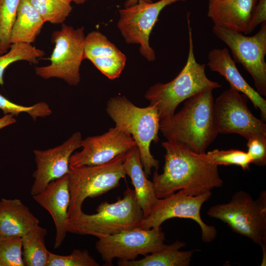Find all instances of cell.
<instances>
[{
  "mask_svg": "<svg viewBox=\"0 0 266 266\" xmlns=\"http://www.w3.org/2000/svg\"><path fill=\"white\" fill-rule=\"evenodd\" d=\"M166 150L163 172L156 170L152 182L158 199H163L180 190L192 195L211 192L223 185L218 166L206 153H197L186 145L166 140L162 143Z\"/></svg>",
  "mask_w": 266,
  "mask_h": 266,
  "instance_id": "1",
  "label": "cell"
},
{
  "mask_svg": "<svg viewBox=\"0 0 266 266\" xmlns=\"http://www.w3.org/2000/svg\"><path fill=\"white\" fill-rule=\"evenodd\" d=\"M212 92L205 90L191 97L179 111L160 121L159 130L166 140L205 153L219 133Z\"/></svg>",
  "mask_w": 266,
  "mask_h": 266,
  "instance_id": "2",
  "label": "cell"
},
{
  "mask_svg": "<svg viewBox=\"0 0 266 266\" xmlns=\"http://www.w3.org/2000/svg\"><path fill=\"white\" fill-rule=\"evenodd\" d=\"M190 16L188 13L189 52L184 67L173 80L166 83L154 84L145 94L150 104L156 105L160 121L174 114L179 104L191 97L205 90L221 87L219 83L207 77L206 65L196 61Z\"/></svg>",
  "mask_w": 266,
  "mask_h": 266,
  "instance_id": "3",
  "label": "cell"
},
{
  "mask_svg": "<svg viewBox=\"0 0 266 266\" xmlns=\"http://www.w3.org/2000/svg\"><path fill=\"white\" fill-rule=\"evenodd\" d=\"M106 111L115 127L131 134L135 142L146 175L151 174L152 168L158 170L159 161L150 152L151 143L159 140L160 119L156 105L139 107L125 96H117L108 101Z\"/></svg>",
  "mask_w": 266,
  "mask_h": 266,
  "instance_id": "4",
  "label": "cell"
},
{
  "mask_svg": "<svg viewBox=\"0 0 266 266\" xmlns=\"http://www.w3.org/2000/svg\"><path fill=\"white\" fill-rule=\"evenodd\" d=\"M96 211L91 215L83 212L76 218H68L66 224L67 232L99 238L138 227L144 218L135 191L129 188L124 192L123 198L112 203L104 201Z\"/></svg>",
  "mask_w": 266,
  "mask_h": 266,
  "instance_id": "5",
  "label": "cell"
},
{
  "mask_svg": "<svg viewBox=\"0 0 266 266\" xmlns=\"http://www.w3.org/2000/svg\"><path fill=\"white\" fill-rule=\"evenodd\" d=\"M126 153L100 165H69L68 218H76L83 212L82 204L87 198L99 197L119 185L120 180L127 175L123 166Z\"/></svg>",
  "mask_w": 266,
  "mask_h": 266,
  "instance_id": "6",
  "label": "cell"
},
{
  "mask_svg": "<svg viewBox=\"0 0 266 266\" xmlns=\"http://www.w3.org/2000/svg\"><path fill=\"white\" fill-rule=\"evenodd\" d=\"M226 223L233 232L250 238L262 247L266 242V194L257 200L243 191L235 193L229 202L211 206L207 213Z\"/></svg>",
  "mask_w": 266,
  "mask_h": 266,
  "instance_id": "7",
  "label": "cell"
},
{
  "mask_svg": "<svg viewBox=\"0 0 266 266\" xmlns=\"http://www.w3.org/2000/svg\"><path fill=\"white\" fill-rule=\"evenodd\" d=\"M85 37L83 27L74 29L62 24L52 35L55 46L49 58L50 64L35 67V74L45 79L57 78L71 86L77 85L81 79L80 67L85 60Z\"/></svg>",
  "mask_w": 266,
  "mask_h": 266,
  "instance_id": "8",
  "label": "cell"
},
{
  "mask_svg": "<svg viewBox=\"0 0 266 266\" xmlns=\"http://www.w3.org/2000/svg\"><path fill=\"white\" fill-rule=\"evenodd\" d=\"M98 239L96 248L106 266H112L115 258L133 261L139 255L145 256L167 246L161 227L149 229L132 227Z\"/></svg>",
  "mask_w": 266,
  "mask_h": 266,
  "instance_id": "9",
  "label": "cell"
},
{
  "mask_svg": "<svg viewBox=\"0 0 266 266\" xmlns=\"http://www.w3.org/2000/svg\"><path fill=\"white\" fill-rule=\"evenodd\" d=\"M215 36L230 49L235 63L242 65L252 76L256 91L266 96V22L254 35L247 36L242 33L213 26Z\"/></svg>",
  "mask_w": 266,
  "mask_h": 266,
  "instance_id": "10",
  "label": "cell"
},
{
  "mask_svg": "<svg viewBox=\"0 0 266 266\" xmlns=\"http://www.w3.org/2000/svg\"><path fill=\"white\" fill-rule=\"evenodd\" d=\"M211 195V192L192 195L185 190H180L177 193L159 199L149 215L143 218L138 227L145 229L159 228L164 222L171 218L190 219L200 226L202 241L211 242L217 236L216 229L214 226L205 224L200 216L201 207Z\"/></svg>",
  "mask_w": 266,
  "mask_h": 266,
  "instance_id": "11",
  "label": "cell"
},
{
  "mask_svg": "<svg viewBox=\"0 0 266 266\" xmlns=\"http://www.w3.org/2000/svg\"><path fill=\"white\" fill-rule=\"evenodd\" d=\"M187 0H160L155 2L139 0L138 3L119 10L117 27L128 44H138L141 55L149 62L156 59L149 43L151 32L162 10L177 1Z\"/></svg>",
  "mask_w": 266,
  "mask_h": 266,
  "instance_id": "12",
  "label": "cell"
},
{
  "mask_svg": "<svg viewBox=\"0 0 266 266\" xmlns=\"http://www.w3.org/2000/svg\"><path fill=\"white\" fill-rule=\"evenodd\" d=\"M248 98L230 88L214 100L219 133H237L247 140L266 136V124L256 117L247 106Z\"/></svg>",
  "mask_w": 266,
  "mask_h": 266,
  "instance_id": "13",
  "label": "cell"
},
{
  "mask_svg": "<svg viewBox=\"0 0 266 266\" xmlns=\"http://www.w3.org/2000/svg\"><path fill=\"white\" fill-rule=\"evenodd\" d=\"M135 146L136 143L131 134L115 126L101 135L82 139V149L71 155L69 165L94 166L103 164Z\"/></svg>",
  "mask_w": 266,
  "mask_h": 266,
  "instance_id": "14",
  "label": "cell"
},
{
  "mask_svg": "<svg viewBox=\"0 0 266 266\" xmlns=\"http://www.w3.org/2000/svg\"><path fill=\"white\" fill-rule=\"evenodd\" d=\"M82 140L81 133L77 132L60 145L45 150L33 151L36 169L33 173L32 196L41 192L51 181L68 173L70 157L75 150L81 147Z\"/></svg>",
  "mask_w": 266,
  "mask_h": 266,
  "instance_id": "15",
  "label": "cell"
},
{
  "mask_svg": "<svg viewBox=\"0 0 266 266\" xmlns=\"http://www.w3.org/2000/svg\"><path fill=\"white\" fill-rule=\"evenodd\" d=\"M32 196L52 218L56 228L54 247L57 249L62 244L67 233L66 224L68 219L70 201L68 174L51 181L41 192Z\"/></svg>",
  "mask_w": 266,
  "mask_h": 266,
  "instance_id": "16",
  "label": "cell"
},
{
  "mask_svg": "<svg viewBox=\"0 0 266 266\" xmlns=\"http://www.w3.org/2000/svg\"><path fill=\"white\" fill-rule=\"evenodd\" d=\"M84 58L93 65L108 79L118 78L126 65L127 58L101 33L93 31L85 36Z\"/></svg>",
  "mask_w": 266,
  "mask_h": 266,
  "instance_id": "17",
  "label": "cell"
},
{
  "mask_svg": "<svg viewBox=\"0 0 266 266\" xmlns=\"http://www.w3.org/2000/svg\"><path fill=\"white\" fill-rule=\"evenodd\" d=\"M207 59V66L210 70L223 76L231 88L244 94L255 108L260 110L261 120L266 121V100L241 75L228 48L212 49L208 54Z\"/></svg>",
  "mask_w": 266,
  "mask_h": 266,
  "instance_id": "18",
  "label": "cell"
},
{
  "mask_svg": "<svg viewBox=\"0 0 266 266\" xmlns=\"http://www.w3.org/2000/svg\"><path fill=\"white\" fill-rule=\"evenodd\" d=\"M258 0H223L208 2L207 16L214 26L246 33Z\"/></svg>",
  "mask_w": 266,
  "mask_h": 266,
  "instance_id": "19",
  "label": "cell"
},
{
  "mask_svg": "<svg viewBox=\"0 0 266 266\" xmlns=\"http://www.w3.org/2000/svg\"><path fill=\"white\" fill-rule=\"evenodd\" d=\"M39 219L19 199L0 200V237H22L39 225Z\"/></svg>",
  "mask_w": 266,
  "mask_h": 266,
  "instance_id": "20",
  "label": "cell"
},
{
  "mask_svg": "<svg viewBox=\"0 0 266 266\" xmlns=\"http://www.w3.org/2000/svg\"><path fill=\"white\" fill-rule=\"evenodd\" d=\"M123 166L126 175L131 179L137 202L145 218L159 199L156 195L152 181L147 179L144 171L136 146L126 152Z\"/></svg>",
  "mask_w": 266,
  "mask_h": 266,
  "instance_id": "21",
  "label": "cell"
},
{
  "mask_svg": "<svg viewBox=\"0 0 266 266\" xmlns=\"http://www.w3.org/2000/svg\"><path fill=\"white\" fill-rule=\"evenodd\" d=\"M44 23L28 0H21L11 33V44H32L34 42L40 33Z\"/></svg>",
  "mask_w": 266,
  "mask_h": 266,
  "instance_id": "22",
  "label": "cell"
},
{
  "mask_svg": "<svg viewBox=\"0 0 266 266\" xmlns=\"http://www.w3.org/2000/svg\"><path fill=\"white\" fill-rule=\"evenodd\" d=\"M185 243L176 240L167 245L159 251L148 254L144 258L136 260L118 261L119 266H189L195 250L180 251Z\"/></svg>",
  "mask_w": 266,
  "mask_h": 266,
  "instance_id": "23",
  "label": "cell"
},
{
  "mask_svg": "<svg viewBox=\"0 0 266 266\" xmlns=\"http://www.w3.org/2000/svg\"><path fill=\"white\" fill-rule=\"evenodd\" d=\"M47 233L46 229L38 225L22 237L25 266H47L50 253L45 245Z\"/></svg>",
  "mask_w": 266,
  "mask_h": 266,
  "instance_id": "24",
  "label": "cell"
},
{
  "mask_svg": "<svg viewBox=\"0 0 266 266\" xmlns=\"http://www.w3.org/2000/svg\"><path fill=\"white\" fill-rule=\"evenodd\" d=\"M45 54L44 51L36 48L31 44H11L6 53L0 55V85L4 84L3 74L10 65L21 61L36 64L38 59L43 57Z\"/></svg>",
  "mask_w": 266,
  "mask_h": 266,
  "instance_id": "25",
  "label": "cell"
},
{
  "mask_svg": "<svg viewBox=\"0 0 266 266\" xmlns=\"http://www.w3.org/2000/svg\"><path fill=\"white\" fill-rule=\"evenodd\" d=\"M45 22L63 24L72 10L68 0H28Z\"/></svg>",
  "mask_w": 266,
  "mask_h": 266,
  "instance_id": "26",
  "label": "cell"
},
{
  "mask_svg": "<svg viewBox=\"0 0 266 266\" xmlns=\"http://www.w3.org/2000/svg\"><path fill=\"white\" fill-rule=\"evenodd\" d=\"M21 0H0V55L6 53L11 43L10 35Z\"/></svg>",
  "mask_w": 266,
  "mask_h": 266,
  "instance_id": "27",
  "label": "cell"
},
{
  "mask_svg": "<svg viewBox=\"0 0 266 266\" xmlns=\"http://www.w3.org/2000/svg\"><path fill=\"white\" fill-rule=\"evenodd\" d=\"M0 266H25L22 237H0Z\"/></svg>",
  "mask_w": 266,
  "mask_h": 266,
  "instance_id": "28",
  "label": "cell"
},
{
  "mask_svg": "<svg viewBox=\"0 0 266 266\" xmlns=\"http://www.w3.org/2000/svg\"><path fill=\"white\" fill-rule=\"evenodd\" d=\"M207 156L217 166H239L244 170L249 169L252 160L247 152L236 149L228 150L214 149L209 151Z\"/></svg>",
  "mask_w": 266,
  "mask_h": 266,
  "instance_id": "29",
  "label": "cell"
},
{
  "mask_svg": "<svg viewBox=\"0 0 266 266\" xmlns=\"http://www.w3.org/2000/svg\"><path fill=\"white\" fill-rule=\"evenodd\" d=\"M0 109L4 114H10L13 116H17L22 112H26L34 120L38 117L49 116L52 112L49 105L44 101L39 102L30 106H23L11 101L0 93Z\"/></svg>",
  "mask_w": 266,
  "mask_h": 266,
  "instance_id": "30",
  "label": "cell"
},
{
  "mask_svg": "<svg viewBox=\"0 0 266 266\" xmlns=\"http://www.w3.org/2000/svg\"><path fill=\"white\" fill-rule=\"evenodd\" d=\"M99 263L86 249H75L68 255L50 252L47 266H99Z\"/></svg>",
  "mask_w": 266,
  "mask_h": 266,
  "instance_id": "31",
  "label": "cell"
},
{
  "mask_svg": "<svg viewBox=\"0 0 266 266\" xmlns=\"http://www.w3.org/2000/svg\"><path fill=\"white\" fill-rule=\"evenodd\" d=\"M247 141V153L252 160V163L259 166H265L266 165V136H255Z\"/></svg>",
  "mask_w": 266,
  "mask_h": 266,
  "instance_id": "32",
  "label": "cell"
},
{
  "mask_svg": "<svg viewBox=\"0 0 266 266\" xmlns=\"http://www.w3.org/2000/svg\"><path fill=\"white\" fill-rule=\"evenodd\" d=\"M265 22H266V0H258L245 34L250 33L258 26Z\"/></svg>",
  "mask_w": 266,
  "mask_h": 266,
  "instance_id": "33",
  "label": "cell"
},
{
  "mask_svg": "<svg viewBox=\"0 0 266 266\" xmlns=\"http://www.w3.org/2000/svg\"><path fill=\"white\" fill-rule=\"evenodd\" d=\"M16 122L14 116L12 114H5L2 117L0 118V129L10 125Z\"/></svg>",
  "mask_w": 266,
  "mask_h": 266,
  "instance_id": "34",
  "label": "cell"
},
{
  "mask_svg": "<svg viewBox=\"0 0 266 266\" xmlns=\"http://www.w3.org/2000/svg\"><path fill=\"white\" fill-rule=\"evenodd\" d=\"M139 0H127L125 3H124V6L125 7H128L132 6H133L135 4H136L138 1ZM146 2H152V0H143Z\"/></svg>",
  "mask_w": 266,
  "mask_h": 266,
  "instance_id": "35",
  "label": "cell"
},
{
  "mask_svg": "<svg viewBox=\"0 0 266 266\" xmlns=\"http://www.w3.org/2000/svg\"><path fill=\"white\" fill-rule=\"evenodd\" d=\"M71 2H74L77 4H81L85 3L87 0H68Z\"/></svg>",
  "mask_w": 266,
  "mask_h": 266,
  "instance_id": "36",
  "label": "cell"
},
{
  "mask_svg": "<svg viewBox=\"0 0 266 266\" xmlns=\"http://www.w3.org/2000/svg\"><path fill=\"white\" fill-rule=\"evenodd\" d=\"M223 0H208V2H215L217 1H220Z\"/></svg>",
  "mask_w": 266,
  "mask_h": 266,
  "instance_id": "37",
  "label": "cell"
}]
</instances>
